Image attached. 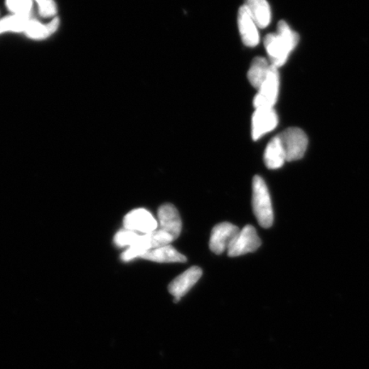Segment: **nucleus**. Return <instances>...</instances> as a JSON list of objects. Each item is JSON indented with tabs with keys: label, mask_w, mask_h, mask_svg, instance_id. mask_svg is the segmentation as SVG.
<instances>
[{
	"label": "nucleus",
	"mask_w": 369,
	"mask_h": 369,
	"mask_svg": "<svg viewBox=\"0 0 369 369\" xmlns=\"http://www.w3.org/2000/svg\"><path fill=\"white\" fill-rule=\"evenodd\" d=\"M39 12L43 18H52L57 14V6L54 0H36Z\"/></svg>",
	"instance_id": "20"
},
{
	"label": "nucleus",
	"mask_w": 369,
	"mask_h": 369,
	"mask_svg": "<svg viewBox=\"0 0 369 369\" xmlns=\"http://www.w3.org/2000/svg\"><path fill=\"white\" fill-rule=\"evenodd\" d=\"M124 228L127 230L146 235L158 229V222L149 211L145 209H137L129 212L125 216Z\"/></svg>",
	"instance_id": "8"
},
{
	"label": "nucleus",
	"mask_w": 369,
	"mask_h": 369,
	"mask_svg": "<svg viewBox=\"0 0 369 369\" xmlns=\"http://www.w3.org/2000/svg\"><path fill=\"white\" fill-rule=\"evenodd\" d=\"M31 20V15L7 16L0 20V35L6 32H24Z\"/></svg>",
	"instance_id": "17"
},
{
	"label": "nucleus",
	"mask_w": 369,
	"mask_h": 369,
	"mask_svg": "<svg viewBox=\"0 0 369 369\" xmlns=\"http://www.w3.org/2000/svg\"><path fill=\"white\" fill-rule=\"evenodd\" d=\"M141 258L161 264H171V262H186V257L177 251L171 245H165L147 252Z\"/></svg>",
	"instance_id": "12"
},
{
	"label": "nucleus",
	"mask_w": 369,
	"mask_h": 369,
	"mask_svg": "<svg viewBox=\"0 0 369 369\" xmlns=\"http://www.w3.org/2000/svg\"><path fill=\"white\" fill-rule=\"evenodd\" d=\"M270 62L264 58H256L253 59L251 67L248 71V80L252 86L260 90L269 74L271 69Z\"/></svg>",
	"instance_id": "14"
},
{
	"label": "nucleus",
	"mask_w": 369,
	"mask_h": 369,
	"mask_svg": "<svg viewBox=\"0 0 369 369\" xmlns=\"http://www.w3.org/2000/svg\"><path fill=\"white\" fill-rule=\"evenodd\" d=\"M252 206L258 223L264 228L272 226L274 212L268 186L262 177L256 176L252 185Z\"/></svg>",
	"instance_id": "2"
},
{
	"label": "nucleus",
	"mask_w": 369,
	"mask_h": 369,
	"mask_svg": "<svg viewBox=\"0 0 369 369\" xmlns=\"http://www.w3.org/2000/svg\"><path fill=\"white\" fill-rule=\"evenodd\" d=\"M264 164L269 169H278L282 168L287 162L285 154H284L282 144L278 137H275L267 146L264 156Z\"/></svg>",
	"instance_id": "15"
},
{
	"label": "nucleus",
	"mask_w": 369,
	"mask_h": 369,
	"mask_svg": "<svg viewBox=\"0 0 369 369\" xmlns=\"http://www.w3.org/2000/svg\"><path fill=\"white\" fill-rule=\"evenodd\" d=\"M282 144L287 162L304 158L308 147V137L302 129L290 128L277 135Z\"/></svg>",
	"instance_id": "3"
},
{
	"label": "nucleus",
	"mask_w": 369,
	"mask_h": 369,
	"mask_svg": "<svg viewBox=\"0 0 369 369\" xmlns=\"http://www.w3.org/2000/svg\"><path fill=\"white\" fill-rule=\"evenodd\" d=\"M258 28H265L271 21V10L267 0H246L245 5Z\"/></svg>",
	"instance_id": "13"
},
{
	"label": "nucleus",
	"mask_w": 369,
	"mask_h": 369,
	"mask_svg": "<svg viewBox=\"0 0 369 369\" xmlns=\"http://www.w3.org/2000/svg\"><path fill=\"white\" fill-rule=\"evenodd\" d=\"M299 41L298 33L292 31L285 21H281L278 23L277 32L269 33L264 39V46L271 65L278 69L285 65Z\"/></svg>",
	"instance_id": "1"
},
{
	"label": "nucleus",
	"mask_w": 369,
	"mask_h": 369,
	"mask_svg": "<svg viewBox=\"0 0 369 369\" xmlns=\"http://www.w3.org/2000/svg\"><path fill=\"white\" fill-rule=\"evenodd\" d=\"M141 235H138L137 232L130 230H122L118 232L114 236V243L119 246H134L137 245L141 239Z\"/></svg>",
	"instance_id": "19"
},
{
	"label": "nucleus",
	"mask_w": 369,
	"mask_h": 369,
	"mask_svg": "<svg viewBox=\"0 0 369 369\" xmlns=\"http://www.w3.org/2000/svg\"><path fill=\"white\" fill-rule=\"evenodd\" d=\"M203 272L197 266L192 267L176 277L169 284V291L175 296V302H179L182 296L192 289L202 277Z\"/></svg>",
	"instance_id": "9"
},
{
	"label": "nucleus",
	"mask_w": 369,
	"mask_h": 369,
	"mask_svg": "<svg viewBox=\"0 0 369 369\" xmlns=\"http://www.w3.org/2000/svg\"><path fill=\"white\" fill-rule=\"evenodd\" d=\"M237 24L243 43L249 48H255L260 43V33L255 21L245 6L240 7L237 15Z\"/></svg>",
	"instance_id": "10"
},
{
	"label": "nucleus",
	"mask_w": 369,
	"mask_h": 369,
	"mask_svg": "<svg viewBox=\"0 0 369 369\" xmlns=\"http://www.w3.org/2000/svg\"><path fill=\"white\" fill-rule=\"evenodd\" d=\"M6 6L14 15H31L32 0H6Z\"/></svg>",
	"instance_id": "18"
},
{
	"label": "nucleus",
	"mask_w": 369,
	"mask_h": 369,
	"mask_svg": "<svg viewBox=\"0 0 369 369\" xmlns=\"http://www.w3.org/2000/svg\"><path fill=\"white\" fill-rule=\"evenodd\" d=\"M262 244L255 228L247 225L237 233L235 240L229 247L228 254L230 257H240L250 252H256Z\"/></svg>",
	"instance_id": "5"
},
{
	"label": "nucleus",
	"mask_w": 369,
	"mask_h": 369,
	"mask_svg": "<svg viewBox=\"0 0 369 369\" xmlns=\"http://www.w3.org/2000/svg\"><path fill=\"white\" fill-rule=\"evenodd\" d=\"M58 27L59 18H54L52 22L46 25L41 24L38 21L31 20L24 33L31 39L40 41L52 36L58 31Z\"/></svg>",
	"instance_id": "16"
},
{
	"label": "nucleus",
	"mask_w": 369,
	"mask_h": 369,
	"mask_svg": "<svg viewBox=\"0 0 369 369\" xmlns=\"http://www.w3.org/2000/svg\"><path fill=\"white\" fill-rule=\"evenodd\" d=\"M159 220L161 230L171 235L173 239L179 237L182 223L179 211L171 203H165L159 209Z\"/></svg>",
	"instance_id": "11"
},
{
	"label": "nucleus",
	"mask_w": 369,
	"mask_h": 369,
	"mask_svg": "<svg viewBox=\"0 0 369 369\" xmlns=\"http://www.w3.org/2000/svg\"><path fill=\"white\" fill-rule=\"evenodd\" d=\"M239 232L240 228L232 223H223L216 225L211 232L210 240L211 251L218 255L228 252Z\"/></svg>",
	"instance_id": "6"
},
{
	"label": "nucleus",
	"mask_w": 369,
	"mask_h": 369,
	"mask_svg": "<svg viewBox=\"0 0 369 369\" xmlns=\"http://www.w3.org/2000/svg\"><path fill=\"white\" fill-rule=\"evenodd\" d=\"M279 89L278 68L271 66L269 74L254 99L255 108H274L277 104Z\"/></svg>",
	"instance_id": "4"
},
{
	"label": "nucleus",
	"mask_w": 369,
	"mask_h": 369,
	"mask_svg": "<svg viewBox=\"0 0 369 369\" xmlns=\"http://www.w3.org/2000/svg\"><path fill=\"white\" fill-rule=\"evenodd\" d=\"M278 116L274 108H257L252 116V134L253 141H257L271 132L278 125Z\"/></svg>",
	"instance_id": "7"
}]
</instances>
